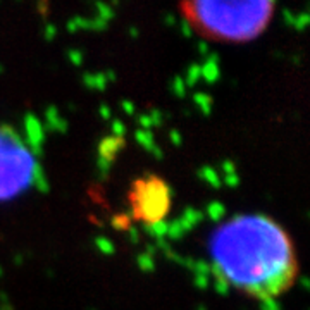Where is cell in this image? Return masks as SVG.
<instances>
[{
    "label": "cell",
    "mask_w": 310,
    "mask_h": 310,
    "mask_svg": "<svg viewBox=\"0 0 310 310\" xmlns=\"http://www.w3.org/2000/svg\"><path fill=\"white\" fill-rule=\"evenodd\" d=\"M129 202L136 219L153 224L166 217L171 205V195L166 181L157 176H148L135 181L129 193Z\"/></svg>",
    "instance_id": "277c9868"
},
{
    "label": "cell",
    "mask_w": 310,
    "mask_h": 310,
    "mask_svg": "<svg viewBox=\"0 0 310 310\" xmlns=\"http://www.w3.org/2000/svg\"><path fill=\"white\" fill-rule=\"evenodd\" d=\"M191 28L209 40L245 43L258 38L269 26L274 2H185L180 6Z\"/></svg>",
    "instance_id": "7a4b0ae2"
},
{
    "label": "cell",
    "mask_w": 310,
    "mask_h": 310,
    "mask_svg": "<svg viewBox=\"0 0 310 310\" xmlns=\"http://www.w3.org/2000/svg\"><path fill=\"white\" fill-rule=\"evenodd\" d=\"M36 159L21 136L9 126H0V202H9L33 185Z\"/></svg>",
    "instance_id": "3957f363"
},
{
    "label": "cell",
    "mask_w": 310,
    "mask_h": 310,
    "mask_svg": "<svg viewBox=\"0 0 310 310\" xmlns=\"http://www.w3.org/2000/svg\"><path fill=\"white\" fill-rule=\"evenodd\" d=\"M217 278L248 297L271 302L293 286L298 260L293 239L265 214H239L209 238Z\"/></svg>",
    "instance_id": "6da1fadb"
}]
</instances>
